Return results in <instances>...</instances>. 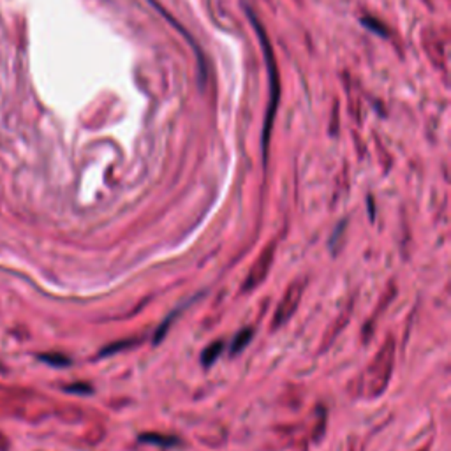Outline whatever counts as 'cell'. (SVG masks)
Masks as SVG:
<instances>
[{
  "mask_svg": "<svg viewBox=\"0 0 451 451\" xmlns=\"http://www.w3.org/2000/svg\"><path fill=\"white\" fill-rule=\"evenodd\" d=\"M247 15H249L250 22H252L254 29L257 32V38H259V43H261L263 53H265V60H266V68H268V76H270V105L268 109H266V119H265V125H263V157H268V145H270V135H272V125H273V119H275L277 113V106H279V98H280V79H279V72H277V62L275 56H273L272 52V45H270V39L266 36L265 29L257 18L254 16V13L250 9H247Z\"/></svg>",
  "mask_w": 451,
  "mask_h": 451,
  "instance_id": "cell-1",
  "label": "cell"
},
{
  "mask_svg": "<svg viewBox=\"0 0 451 451\" xmlns=\"http://www.w3.org/2000/svg\"><path fill=\"white\" fill-rule=\"evenodd\" d=\"M273 254H275V245H266V249L263 250V254L259 257H257V261L254 263L252 270H250L249 273V279H247L245 282V289L249 291V289H254V287H257L259 284L263 282V280L266 279V275H268V270L270 266H272V261H273Z\"/></svg>",
  "mask_w": 451,
  "mask_h": 451,
  "instance_id": "cell-2",
  "label": "cell"
},
{
  "mask_svg": "<svg viewBox=\"0 0 451 451\" xmlns=\"http://www.w3.org/2000/svg\"><path fill=\"white\" fill-rule=\"evenodd\" d=\"M302 293L303 287L300 282L293 284V286L287 289L284 298L280 300L279 309H277L275 312V326H279L280 323H286V321L293 316V312H295L296 307H298L300 298H302Z\"/></svg>",
  "mask_w": 451,
  "mask_h": 451,
  "instance_id": "cell-3",
  "label": "cell"
},
{
  "mask_svg": "<svg viewBox=\"0 0 451 451\" xmlns=\"http://www.w3.org/2000/svg\"><path fill=\"white\" fill-rule=\"evenodd\" d=\"M392 358H393V351L388 354V358L383 360L381 358V354L376 358V362H374V365L370 367V370H376L377 374H372V376H369V388L374 390V395H377L379 392H383V384H381L379 377H383V383L386 384V381H388L390 377V372H392Z\"/></svg>",
  "mask_w": 451,
  "mask_h": 451,
  "instance_id": "cell-4",
  "label": "cell"
},
{
  "mask_svg": "<svg viewBox=\"0 0 451 451\" xmlns=\"http://www.w3.org/2000/svg\"><path fill=\"white\" fill-rule=\"evenodd\" d=\"M139 441L150 444H159V446H176V444L180 443L176 437L160 436V434H143V436L139 437Z\"/></svg>",
  "mask_w": 451,
  "mask_h": 451,
  "instance_id": "cell-5",
  "label": "cell"
},
{
  "mask_svg": "<svg viewBox=\"0 0 451 451\" xmlns=\"http://www.w3.org/2000/svg\"><path fill=\"white\" fill-rule=\"evenodd\" d=\"M38 358L41 360V362L48 363V365H52V367H68V365H71V360H69L68 356L60 354V353H45V354H39Z\"/></svg>",
  "mask_w": 451,
  "mask_h": 451,
  "instance_id": "cell-6",
  "label": "cell"
},
{
  "mask_svg": "<svg viewBox=\"0 0 451 451\" xmlns=\"http://www.w3.org/2000/svg\"><path fill=\"white\" fill-rule=\"evenodd\" d=\"M252 335H254V332L250 328L242 330V332H240L238 335L235 337V340H233V344H231V353L236 354V353H240V351L245 349L247 344H249L250 340H252Z\"/></svg>",
  "mask_w": 451,
  "mask_h": 451,
  "instance_id": "cell-7",
  "label": "cell"
},
{
  "mask_svg": "<svg viewBox=\"0 0 451 451\" xmlns=\"http://www.w3.org/2000/svg\"><path fill=\"white\" fill-rule=\"evenodd\" d=\"M222 342H213L210 344L208 347H206L205 351H203L201 354V362L203 365H212L213 362H215L217 358H219V354L222 353Z\"/></svg>",
  "mask_w": 451,
  "mask_h": 451,
  "instance_id": "cell-8",
  "label": "cell"
},
{
  "mask_svg": "<svg viewBox=\"0 0 451 451\" xmlns=\"http://www.w3.org/2000/svg\"><path fill=\"white\" fill-rule=\"evenodd\" d=\"M178 312H180V309H175V310H173V312L169 314L168 317H166L165 323H162V325H160L159 328H157L155 335H153V344H159L160 340L165 339V337H166V332H168V326H171V323H173V321H175V317L178 316Z\"/></svg>",
  "mask_w": 451,
  "mask_h": 451,
  "instance_id": "cell-9",
  "label": "cell"
},
{
  "mask_svg": "<svg viewBox=\"0 0 451 451\" xmlns=\"http://www.w3.org/2000/svg\"><path fill=\"white\" fill-rule=\"evenodd\" d=\"M132 344H138V339H129V340H120V342H115V344H109L108 347H105V349L101 351V356H108V354H113V353H119V351L122 349H127V347H131Z\"/></svg>",
  "mask_w": 451,
  "mask_h": 451,
  "instance_id": "cell-10",
  "label": "cell"
},
{
  "mask_svg": "<svg viewBox=\"0 0 451 451\" xmlns=\"http://www.w3.org/2000/svg\"><path fill=\"white\" fill-rule=\"evenodd\" d=\"M362 23L367 26V29L370 30V32H374V34L383 36V38H386V36H388V32L384 30V25L379 22V20L370 18V16H367V18L362 20Z\"/></svg>",
  "mask_w": 451,
  "mask_h": 451,
  "instance_id": "cell-11",
  "label": "cell"
},
{
  "mask_svg": "<svg viewBox=\"0 0 451 451\" xmlns=\"http://www.w3.org/2000/svg\"><path fill=\"white\" fill-rule=\"evenodd\" d=\"M66 392L71 393H92V388H90L89 384H71L66 388Z\"/></svg>",
  "mask_w": 451,
  "mask_h": 451,
  "instance_id": "cell-12",
  "label": "cell"
}]
</instances>
